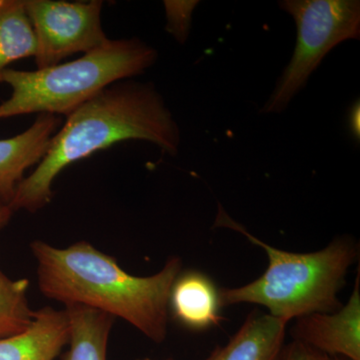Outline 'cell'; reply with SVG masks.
<instances>
[{"label":"cell","instance_id":"cell-5","mask_svg":"<svg viewBox=\"0 0 360 360\" xmlns=\"http://www.w3.org/2000/svg\"><path fill=\"white\" fill-rule=\"evenodd\" d=\"M278 4L295 20L297 40L292 58L262 113L285 110L331 49L360 37L359 0H283Z\"/></svg>","mask_w":360,"mask_h":360},{"label":"cell","instance_id":"cell-8","mask_svg":"<svg viewBox=\"0 0 360 360\" xmlns=\"http://www.w3.org/2000/svg\"><path fill=\"white\" fill-rule=\"evenodd\" d=\"M60 127V116L44 113L25 131L0 139V203L11 205L26 170L39 165Z\"/></svg>","mask_w":360,"mask_h":360},{"label":"cell","instance_id":"cell-1","mask_svg":"<svg viewBox=\"0 0 360 360\" xmlns=\"http://www.w3.org/2000/svg\"><path fill=\"white\" fill-rule=\"evenodd\" d=\"M127 141L151 142L172 156L179 153V124L151 82H116L68 115L34 172L16 187L9 206L13 212H39L51 203L52 184L65 168Z\"/></svg>","mask_w":360,"mask_h":360},{"label":"cell","instance_id":"cell-7","mask_svg":"<svg viewBox=\"0 0 360 360\" xmlns=\"http://www.w3.org/2000/svg\"><path fill=\"white\" fill-rule=\"evenodd\" d=\"M360 276L349 300L330 314H312L296 319L293 340L348 360H360Z\"/></svg>","mask_w":360,"mask_h":360},{"label":"cell","instance_id":"cell-10","mask_svg":"<svg viewBox=\"0 0 360 360\" xmlns=\"http://www.w3.org/2000/svg\"><path fill=\"white\" fill-rule=\"evenodd\" d=\"M177 321L191 330L202 331L221 321V300L212 279L195 270L177 276L169 297Z\"/></svg>","mask_w":360,"mask_h":360},{"label":"cell","instance_id":"cell-13","mask_svg":"<svg viewBox=\"0 0 360 360\" xmlns=\"http://www.w3.org/2000/svg\"><path fill=\"white\" fill-rule=\"evenodd\" d=\"M37 39L23 0H0V84L14 61L34 58Z\"/></svg>","mask_w":360,"mask_h":360},{"label":"cell","instance_id":"cell-11","mask_svg":"<svg viewBox=\"0 0 360 360\" xmlns=\"http://www.w3.org/2000/svg\"><path fill=\"white\" fill-rule=\"evenodd\" d=\"M288 322L255 310L224 347H217L210 360H281Z\"/></svg>","mask_w":360,"mask_h":360},{"label":"cell","instance_id":"cell-15","mask_svg":"<svg viewBox=\"0 0 360 360\" xmlns=\"http://www.w3.org/2000/svg\"><path fill=\"white\" fill-rule=\"evenodd\" d=\"M198 0H165L163 1L167 14V32L180 44H184L191 33L194 9Z\"/></svg>","mask_w":360,"mask_h":360},{"label":"cell","instance_id":"cell-9","mask_svg":"<svg viewBox=\"0 0 360 360\" xmlns=\"http://www.w3.org/2000/svg\"><path fill=\"white\" fill-rule=\"evenodd\" d=\"M70 338L66 309L45 307L34 311L25 331L0 340V360H54Z\"/></svg>","mask_w":360,"mask_h":360},{"label":"cell","instance_id":"cell-6","mask_svg":"<svg viewBox=\"0 0 360 360\" xmlns=\"http://www.w3.org/2000/svg\"><path fill=\"white\" fill-rule=\"evenodd\" d=\"M32 23L37 68L59 65L72 54L89 53L110 41L101 25L103 1L23 0Z\"/></svg>","mask_w":360,"mask_h":360},{"label":"cell","instance_id":"cell-4","mask_svg":"<svg viewBox=\"0 0 360 360\" xmlns=\"http://www.w3.org/2000/svg\"><path fill=\"white\" fill-rule=\"evenodd\" d=\"M158 58L155 49L132 37L110 39L82 58L51 68H8L2 80L13 94L0 104V120L32 113L68 117L106 87L142 75Z\"/></svg>","mask_w":360,"mask_h":360},{"label":"cell","instance_id":"cell-14","mask_svg":"<svg viewBox=\"0 0 360 360\" xmlns=\"http://www.w3.org/2000/svg\"><path fill=\"white\" fill-rule=\"evenodd\" d=\"M30 285L28 279H11L0 270V340L22 333L32 323Z\"/></svg>","mask_w":360,"mask_h":360},{"label":"cell","instance_id":"cell-17","mask_svg":"<svg viewBox=\"0 0 360 360\" xmlns=\"http://www.w3.org/2000/svg\"><path fill=\"white\" fill-rule=\"evenodd\" d=\"M360 105L359 101H355L349 112V129L354 139L359 141L360 139Z\"/></svg>","mask_w":360,"mask_h":360},{"label":"cell","instance_id":"cell-16","mask_svg":"<svg viewBox=\"0 0 360 360\" xmlns=\"http://www.w3.org/2000/svg\"><path fill=\"white\" fill-rule=\"evenodd\" d=\"M281 360H348L343 357L333 356L319 352L314 348L300 342V341L293 340L284 347L283 355Z\"/></svg>","mask_w":360,"mask_h":360},{"label":"cell","instance_id":"cell-3","mask_svg":"<svg viewBox=\"0 0 360 360\" xmlns=\"http://www.w3.org/2000/svg\"><path fill=\"white\" fill-rule=\"evenodd\" d=\"M215 226L240 232L250 243L264 248L269 257L264 274L252 283L219 290L222 307L240 303L262 305L270 315L288 323L305 315L330 314L342 307L338 292L359 257V245L354 239L335 238L315 252H288L253 236L221 206Z\"/></svg>","mask_w":360,"mask_h":360},{"label":"cell","instance_id":"cell-12","mask_svg":"<svg viewBox=\"0 0 360 360\" xmlns=\"http://www.w3.org/2000/svg\"><path fill=\"white\" fill-rule=\"evenodd\" d=\"M65 309L70 321V348L61 360H106L115 319L82 305H70Z\"/></svg>","mask_w":360,"mask_h":360},{"label":"cell","instance_id":"cell-19","mask_svg":"<svg viewBox=\"0 0 360 360\" xmlns=\"http://www.w3.org/2000/svg\"><path fill=\"white\" fill-rule=\"evenodd\" d=\"M137 360H153L150 359H137ZM167 360H172V359H167ZM205 360H210V356L207 357Z\"/></svg>","mask_w":360,"mask_h":360},{"label":"cell","instance_id":"cell-2","mask_svg":"<svg viewBox=\"0 0 360 360\" xmlns=\"http://www.w3.org/2000/svg\"><path fill=\"white\" fill-rule=\"evenodd\" d=\"M30 248L42 295L65 307L82 305L124 319L149 340L165 341L170 292L182 269L179 257H170L158 274L141 277L85 241L58 248L35 240Z\"/></svg>","mask_w":360,"mask_h":360},{"label":"cell","instance_id":"cell-18","mask_svg":"<svg viewBox=\"0 0 360 360\" xmlns=\"http://www.w3.org/2000/svg\"><path fill=\"white\" fill-rule=\"evenodd\" d=\"M13 210L11 206L0 203V229L6 227L13 217Z\"/></svg>","mask_w":360,"mask_h":360}]
</instances>
